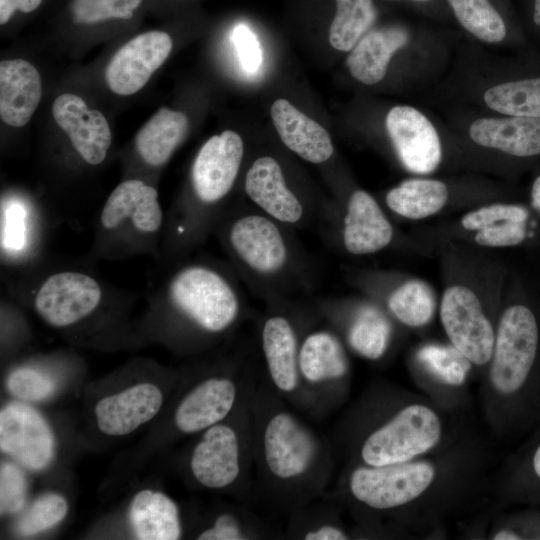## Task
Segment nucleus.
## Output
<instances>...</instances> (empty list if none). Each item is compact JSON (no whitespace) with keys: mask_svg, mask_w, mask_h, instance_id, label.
Masks as SVG:
<instances>
[{"mask_svg":"<svg viewBox=\"0 0 540 540\" xmlns=\"http://www.w3.org/2000/svg\"><path fill=\"white\" fill-rule=\"evenodd\" d=\"M386 129L403 166L412 173L433 172L441 161V143L433 124L411 106H395L386 117Z\"/></svg>","mask_w":540,"mask_h":540,"instance_id":"obj_16","label":"nucleus"},{"mask_svg":"<svg viewBox=\"0 0 540 540\" xmlns=\"http://www.w3.org/2000/svg\"><path fill=\"white\" fill-rule=\"evenodd\" d=\"M27 481L22 470L12 463H3L0 470L1 515L18 512L25 504Z\"/></svg>","mask_w":540,"mask_h":540,"instance_id":"obj_39","label":"nucleus"},{"mask_svg":"<svg viewBox=\"0 0 540 540\" xmlns=\"http://www.w3.org/2000/svg\"><path fill=\"white\" fill-rule=\"evenodd\" d=\"M493 539L495 540H520V537L511 528H503L494 534Z\"/></svg>","mask_w":540,"mask_h":540,"instance_id":"obj_44","label":"nucleus"},{"mask_svg":"<svg viewBox=\"0 0 540 540\" xmlns=\"http://www.w3.org/2000/svg\"><path fill=\"white\" fill-rule=\"evenodd\" d=\"M350 364L340 338L326 328L306 332L299 349V374L314 417H323L343 400Z\"/></svg>","mask_w":540,"mask_h":540,"instance_id":"obj_8","label":"nucleus"},{"mask_svg":"<svg viewBox=\"0 0 540 540\" xmlns=\"http://www.w3.org/2000/svg\"><path fill=\"white\" fill-rule=\"evenodd\" d=\"M52 114L84 163L97 166L105 160L112 135L100 111L89 109L79 96L64 93L55 99Z\"/></svg>","mask_w":540,"mask_h":540,"instance_id":"obj_17","label":"nucleus"},{"mask_svg":"<svg viewBox=\"0 0 540 540\" xmlns=\"http://www.w3.org/2000/svg\"><path fill=\"white\" fill-rule=\"evenodd\" d=\"M303 335L290 317L273 313L262 323L260 344L265 376L271 386L291 407L314 417L299 374V349Z\"/></svg>","mask_w":540,"mask_h":540,"instance_id":"obj_9","label":"nucleus"},{"mask_svg":"<svg viewBox=\"0 0 540 540\" xmlns=\"http://www.w3.org/2000/svg\"><path fill=\"white\" fill-rule=\"evenodd\" d=\"M529 300H518L501 315L493 349L490 380L499 395L511 399L522 425L540 418V313Z\"/></svg>","mask_w":540,"mask_h":540,"instance_id":"obj_2","label":"nucleus"},{"mask_svg":"<svg viewBox=\"0 0 540 540\" xmlns=\"http://www.w3.org/2000/svg\"><path fill=\"white\" fill-rule=\"evenodd\" d=\"M258 376L224 420L202 431L192 448L189 470L202 487L234 490L244 501L254 495L252 400Z\"/></svg>","mask_w":540,"mask_h":540,"instance_id":"obj_5","label":"nucleus"},{"mask_svg":"<svg viewBox=\"0 0 540 540\" xmlns=\"http://www.w3.org/2000/svg\"><path fill=\"white\" fill-rule=\"evenodd\" d=\"M529 201L531 208L540 215V173L532 181Z\"/></svg>","mask_w":540,"mask_h":540,"instance_id":"obj_43","label":"nucleus"},{"mask_svg":"<svg viewBox=\"0 0 540 540\" xmlns=\"http://www.w3.org/2000/svg\"><path fill=\"white\" fill-rule=\"evenodd\" d=\"M68 512L66 500L58 494L47 493L37 498L17 524L22 536H31L60 523Z\"/></svg>","mask_w":540,"mask_h":540,"instance_id":"obj_36","label":"nucleus"},{"mask_svg":"<svg viewBox=\"0 0 540 540\" xmlns=\"http://www.w3.org/2000/svg\"><path fill=\"white\" fill-rule=\"evenodd\" d=\"M188 131L185 114L167 108L159 109L139 130L135 151L141 162L159 168L168 162Z\"/></svg>","mask_w":540,"mask_h":540,"instance_id":"obj_26","label":"nucleus"},{"mask_svg":"<svg viewBox=\"0 0 540 540\" xmlns=\"http://www.w3.org/2000/svg\"><path fill=\"white\" fill-rule=\"evenodd\" d=\"M258 375L253 368H234L196 383L180 400L174 424L183 434L202 432L224 420L235 409L249 384Z\"/></svg>","mask_w":540,"mask_h":540,"instance_id":"obj_10","label":"nucleus"},{"mask_svg":"<svg viewBox=\"0 0 540 540\" xmlns=\"http://www.w3.org/2000/svg\"><path fill=\"white\" fill-rule=\"evenodd\" d=\"M440 316L452 345L471 363L484 365L491 359L494 330L473 291L461 285L447 288L441 300Z\"/></svg>","mask_w":540,"mask_h":540,"instance_id":"obj_11","label":"nucleus"},{"mask_svg":"<svg viewBox=\"0 0 540 540\" xmlns=\"http://www.w3.org/2000/svg\"><path fill=\"white\" fill-rule=\"evenodd\" d=\"M142 0H73V20L80 24H94L109 19H130Z\"/></svg>","mask_w":540,"mask_h":540,"instance_id":"obj_37","label":"nucleus"},{"mask_svg":"<svg viewBox=\"0 0 540 540\" xmlns=\"http://www.w3.org/2000/svg\"><path fill=\"white\" fill-rule=\"evenodd\" d=\"M244 187L248 197L275 221L295 224L303 218V205L288 188L274 158H257L247 171Z\"/></svg>","mask_w":540,"mask_h":540,"instance_id":"obj_19","label":"nucleus"},{"mask_svg":"<svg viewBox=\"0 0 540 540\" xmlns=\"http://www.w3.org/2000/svg\"><path fill=\"white\" fill-rule=\"evenodd\" d=\"M42 94L41 77L37 69L23 59L0 63V117L13 127L28 123Z\"/></svg>","mask_w":540,"mask_h":540,"instance_id":"obj_23","label":"nucleus"},{"mask_svg":"<svg viewBox=\"0 0 540 540\" xmlns=\"http://www.w3.org/2000/svg\"><path fill=\"white\" fill-rule=\"evenodd\" d=\"M1 262L19 270L42 259L46 220L36 204L16 194L1 199Z\"/></svg>","mask_w":540,"mask_h":540,"instance_id":"obj_13","label":"nucleus"},{"mask_svg":"<svg viewBox=\"0 0 540 540\" xmlns=\"http://www.w3.org/2000/svg\"><path fill=\"white\" fill-rule=\"evenodd\" d=\"M165 218L154 186L137 178L122 181L98 214L88 257L119 261L149 256L159 262Z\"/></svg>","mask_w":540,"mask_h":540,"instance_id":"obj_3","label":"nucleus"},{"mask_svg":"<svg viewBox=\"0 0 540 540\" xmlns=\"http://www.w3.org/2000/svg\"><path fill=\"white\" fill-rule=\"evenodd\" d=\"M530 210L523 204H493L467 213L461 220L467 230H475V241L488 247H514L529 240Z\"/></svg>","mask_w":540,"mask_h":540,"instance_id":"obj_20","label":"nucleus"},{"mask_svg":"<svg viewBox=\"0 0 540 540\" xmlns=\"http://www.w3.org/2000/svg\"><path fill=\"white\" fill-rule=\"evenodd\" d=\"M532 20L535 26L540 29V0L534 1Z\"/></svg>","mask_w":540,"mask_h":540,"instance_id":"obj_45","label":"nucleus"},{"mask_svg":"<svg viewBox=\"0 0 540 540\" xmlns=\"http://www.w3.org/2000/svg\"><path fill=\"white\" fill-rule=\"evenodd\" d=\"M11 395L26 401H40L51 396L55 390L54 380L33 367L13 370L6 381Z\"/></svg>","mask_w":540,"mask_h":540,"instance_id":"obj_38","label":"nucleus"},{"mask_svg":"<svg viewBox=\"0 0 540 540\" xmlns=\"http://www.w3.org/2000/svg\"><path fill=\"white\" fill-rule=\"evenodd\" d=\"M254 495L288 514L327 493L333 467L330 441L295 414L265 374L253 400Z\"/></svg>","mask_w":540,"mask_h":540,"instance_id":"obj_1","label":"nucleus"},{"mask_svg":"<svg viewBox=\"0 0 540 540\" xmlns=\"http://www.w3.org/2000/svg\"><path fill=\"white\" fill-rule=\"evenodd\" d=\"M337 499L327 493L289 513L285 537L301 540H346L351 536L339 518Z\"/></svg>","mask_w":540,"mask_h":540,"instance_id":"obj_28","label":"nucleus"},{"mask_svg":"<svg viewBox=\"0 0 540 540\" xmlns=\"http://www.w3.org/2000/svg\"><path fill=\"white\" fill-rule=\"evenodd\" d=\"M469 135L475 143L514 158L540 156V118H480L471 124Z\"/></svg>","mask_w":540,"mask_h":540,"instance_id":"obj_22","label":"nucleus"},{"mask_svg":"<svg viewBox=\"0 0 540 540\" xmlns=\"http://www.w3.org/2000/svg\"><path fill=\"white\" fill-rule=\"evenodd\" d=\"M172 49L163 31L142 33L124 44L107 65L105 78L112 92L131 95L139 91L165 62Z\"/></svg>","mask_w":540,"mask_h":540,"instance_id":"obj_15","label":"nucleus"},{"mask_svg":"<svg viewBox=\"0 0 540 540\" xmlns=\"http://www.w3.org/2000/svg\"><path fill=\"white\" fill-rule=\"evenodd\" d=\"M336 4L329 41L333 48L349 51L373 25L376 10L372 0H336Z\"/></svg>","mask_w":540,"mask_h":540,"instance_id":"obj_32","label":"nucleus"},{"mask_svg":"<svg viewBox=\"0 0 540 540\" xmlns=\"http://www.w3.org/2000/svg\"><path fill=\"white\" fill-rule=\"evenodd\" d=\"M0 448L30 470H42L52 461L54 436L34 408L11 403L0 412Z\"/></svg>","mask_w":540,"mask_h":540,"instance_id":"obj_14","label":"nucleus"},{"mask_svg":"<svg viewBox=\"0 0 540 540\" xmlns=\"http://www.w3.org/2000/svg\"><path fill=\"white\" fill-rule=\"evenodd\" d=\"M435 478L428 462H404L384 466L355 464L340 483L338 492L347 500L376 512H388L412 502Z\"/></svg>","mask_w":540,"mask_h":540,"instance_id":"obj_7","label":"nucleus"},{"mask_svg":"<svg viewBox=\"0 0 540 540\" xmlns=\"http://www.w3.org/2000/svg\"><path fill=\"white\" fill-rule=\"evenodd\" d=\"M345 333L347 343L354 352L366 359L378 360L389 346L392 328L380 309L363 305L348 321Z\"/></svg>","mask_w":540,"mask_h":540,"instance_id":"obj_30","label":"nucleus"},{"mask_svg":"<svg viewBox=\"0 0 540 540\" xmlns=\"http://www.w3.org/2000/svg\"><path fill=\"white\" fill-rule=\"evenodd\" d=\"M387 303L393 316L410 327L427 324L436 306L431 287L421 280H409L397 287Z\"/></svg>","mask_w":540,"mask_h":540,"instance_id":"obj_33","label":"nucleus"},{"mask_svg":"<svg viewBox=\"0 0 540 540\" xmlns=\"http://www.w3.org/2000/svg\"><path fill=\"white\" fill-rule=\"evenodd\" d=\"M393 228L375 199L363 190L350 196L343 220L345 249L354 255L375 253L392 240Z\"/></svg>","mask_w":540,"mask_h":540,"instance_id":"obj_21","label":"nucleus"},{"mask_svg":"<svg viewBox=\"0 0 540 540\" xmlns=\"http://www.w3.org/2000/svg\"><path fill=\"white\" fill-rule=\"evenodd\" d=\"M447 200V186L434 179H408L386 195L388 207L408 219L431 216L440 211Z\"/></svg>","mask_w":540,"mask_h":540,"instance_id":"obj_29","label":"nucleus"},{"mask_svg":"<svg viewBox=\"0 0 540 540\" xmlns=\"http://www.w3.org/2000/svg\"><path fill=\"white\" fill-rule=\"evenodd\" d=\"M129 518L137 539L176 540L182 536L178 507L161 492H138L131 502Z\"/></svg>","mask_w":540,"mask_h":540,"instance_id":"obj_27","label":"nucleus"},{"mask_svg":"<svg viewBox=\"0 0 540 540\" xmlns=\"http://www.w3.org/2000/svg\"><path fill=\"white\" fill-rule=\"evenodd\" d=\"M163 394L152 383H140L120 393L102 398L95 407L98 428L120 436L136 430L159 412Z\"/></svg>","mask_w":540,"mask_h":540,"instance_id":"obj_18","label":"nucleus"},{"mask_svg":"<svg viewBox=\"0 0 540 540\" xmlns=\"http://www.w3.org/2000/svg\"><path fill=\"white\" fill-rule=\"evenodd\" d=\"M276 536L274 528L246 506L221 511L198 540H257Z\"/></svg>","mask_w":540,"mask_h":540,"instance_id":"obj_31","label":"nucleus"},{"mask_svg":"<svg viewBox=\"0 0 540 540\" xmlns=\"http://www.w3.org/2000/svg\"><path fill=\"white\" fill-rule=\"evenodd\" d=\"M233 42L243 68L248 72L258 70L262 52L255 34L246 25H238L233 31Z\"/></svg>","mask_w":540,"mask_h":540,"instance_id":"obj_41","label":"nucleus"},{"mask_svg":"<svg viewBox=\"0 0 540 540\" xmlns=\"http://www.w3.org/2000/svg\"><path fill=\"white\" fill-rule=\"evenodd\" d=\"M415 1H429V0H415Z\"/></svg>","mask_w":540,"mask_h":540,"instance_id":"obj_46","label":"nucleus"},{"mask_svg":"<svg viewBox=\"0 0 540 540\" xmlns=\"http://www.w3.org/2000/svg\"><path fill=\"white\" fill-rule=\"evenodd\" d=\"M459 23L476 38L498 43L507 34L501 15L488 0H447Z\"/></svg>","mask_w":540,"mask_h":540,"instance_id":"obj_34","label":"nucleus"},{"mask_svg":"<svg viewBox=\"0 0 540 540\" xmlns=\"http://www.w3.org/2000/svg\"><path fill=\"white\" fill-rule=\"evenodd\" d=\"M225 242L248 269L262 276L279 273L287 264L289 250L279 226L267 215L245 214L225 230Z\"/></svg>","mask_w":540,"mask_h":540,"instance_id":"obj_12","label":"nucleus"},{"mask_svg":"<svg viewBox=\"0 0 540 540\" xmlns=\"http://www.w3.org/2000/svg\"><path fill=\"white\" fill-rule=\"evenodd\" d=\"M441 431L440 419L431 408L405 406L356 440V464L384 466L411 461L433 448Z\"/></svg>","mask_w":540,"mask_h":540,"instance_id":"obj_6","label":"nucleus"},{"mask_svg":"<svg viewBox=\"0 0 540 540\" xmlns=\"http://www.w3.org/2000/svg\"><path fill=\"white\" fill-rule=\"evenodd\" d=\"M171 270L147 293L153 311L209 336L221 335L236 324L240 299L222 270L205 262H189Z\"/></svg>","mask_w":540,"mask_h":540,"instance_id":"obj_4","label":"nucleus"},{"mask_svg":"<svg viewBox=\"0 0 540 540\" xmlns=\"http://www.w3.org/2000/svg\"><path fill=\"white\" fill-rule=\"evenodd\" d=\"M517 491L522 498H540V437L525 455L521 469L517 472Z\"/></svg>","mask_w":540,"mask_h":540,"instance_id":"obj_40","label":"nucleus"},{"mask_svg":"<svg viewBox=\"0 0 540 540\" xmlns=\"http://www.w3.org/2000/svg\"><path fill=\"white\" fill-rule=\"evenodd\" d=\"M408 40L407 30L401 27L368 32L357 42L347 58L350 73L364 84L378 83L386 75L394 53L405 46Z\"/></svg>","mask_w":540,"mask_h":540,"instance_id":"obj_25","label":"nucleus"},{"mask_svg":"<svg viewBox=\"0 0 540 540\" xmlns=\"http://www.w3.org/2000/svg\"><path fill=\"white\" fill-rule=\"evenodd\" d=\"M417 357L431 374L452 386L464 383L471 366L454 346L428 344L418 351Z\"/></svg>","mask_w":540,"mask_h":540,"instance_id":"obj_35","label":"nucleus"},{"mask_svg":"<svg viewBox=\"0 0 540 540\" xmlns=\"http://www.w3.org/2000/svg\"><path fill=\"white\" fill-rule=\"evenodd\" d=\"M270 112L283 143L301 158L322 163L332 156L333 145L328 132L289 101L276 100Z\"/></svg>","mask_w":540,"mask_h":540,"instance_id":"obj_24","label":"nucleus"},{"mask_svg":"<svg viewBox=\"0 0 540 540\" xmlns=\"http://www.w3.org/2000/svg\"><path fill=\"white\" fill-rule=\"evenodd\" d=\"M42 0H0V24L9 21L16 10L29 13L39 7Z\"/></svg>","mask_w":540,"mask_h":540,"instance_id":"obj_42","label":"nucleus"}]
</instances>
